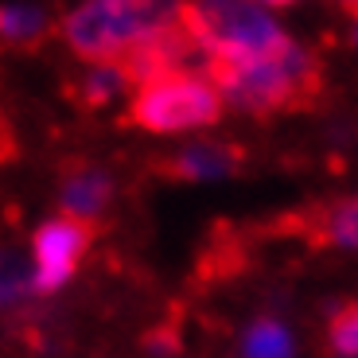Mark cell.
Returning a JSON list of instances; mask_svg holds the SVG:
<instances>
[{
	"label": "cell",
	"instance_id": "6da1fadb",
	"mask_svg": "<svg viewBox=\"0 0 358 358\" xmlns=\"http://www.w3.org/2000/svg\"><path fill=\"white\" fill-rule=\"evenodd\" d=\"M183 0H82L63 16L66 47L82 63L117 66L179 24Z\"/></svg>",
	"mask_w": 358,
	"mask_h": 358
},
{
	"label": "cell",
	"instance_id": "7a4b0ae2",
	"mask_svg": "<svg viewBox=\"0 0 358 358\" xmlns=\"http://www.w3.org/2000/svg\"><path fill=\"white\" fill-rule=\"evenodd\" d=\"M203 78L222 101L257 117L308 109L323 90V71L304 47L273 59H210L203 63Z\"/></svg>",
	"mask_w": 358,
	"mask_h": 358
},
{
	"label": "cell",
	"instance_id": "3957f363",
	"mask_svg": "<svg viewBox=\"0 0 358 358\" xmlns=\"http://www.w3.org/2000/svg\"><path fill=\"white\" fill-rule=\"evenodd\" d=\"M203 63L210 59H273L292 51L288 31L250 0H183L179 12Z\"/></svg>",
	"mask_w": 358,
	"mask_h": 358
},
{
	"label": "cell",
	"instance_id": "277c9868",
	"mask_svg": "<svg viewBox=\"0 0 358 358\" xmlns=\"http://www.w3.org/2000/svg\"><path fill=\"white\" fill-rule=\"evenodd\" d=\"M226 101L218 90L191 71H168L160 78L136 86L129 121L148 133H187V129H206L222 117Z\"/></svg>",
	"mask_w": 358,
	"mask_h": 358
},
{
	"label": "cell",
	"instance_id": "5b68a950",
	"mask_svg": "<svg viewBox=\"0 0 358 358\" xmlns=\"http://www.w3.org/2000/svg\"><path fill=\"white\" fill-rule=\"evenodd\" d=\"M90 242H94V226L78 222V218L59 215L43 222L31 238V288L36 292H59L78 273Z\"/></svg>",
	"mask_w": 358,
	"mask_h": 358
},
{
	"label": "cell",
	"instance_id": "8992f818",
	"mask_svg": "<svg viewBox=\"0 0 358 358\" xmlns=\"http://www.w3.org/2000/svg\"><path fill=\"white\" fill-rule=\"evenodd\" d=\"M113 203V179L98 168H74L59 187V206H63L66 218H78V222L94 226L106 206Z\"/></svg>",
	"mask_w": 358,
	"mask_h": 358
},
{
	"label": "cell",
	"instance_id": "52a82bcc",
	"mask_svg": "<svg viewBox=\"0 0 358 358\" xmlns=\"http://www.w3.org/2000/svg\"><path fill=\"white\" fill-rule=\"evenodd\" d=\"M308 238L312 245H339V250H358V199H343L331 206H315L308 215Z\"/></svg>",
	"mask_w": 358,
	"mask_h": 358
},
{
	"label": "cell",
	"instance_id": "ba28073f",
	"mask_svg": "<svg viewBox=\"0 0 358 358\" xmlns=\"http://www.w3.org/2000/svg\"><path fill=\"white\" fill-rule=\"evenodd\" d=\"M238 160H242L238 148H226V144H199V148L179 152L176 160L168 164V171L176 179H215V176L234 171Z\"/></svg>",
	"mask_w": 358,
	"mask_h": 358
},
{
	"label": "cell",
	"instance_id": "9c48e42d",
	"mask_svg": "<svg viewBox=\"0 0 358 358\" xmlns=\"http://www.w3.org/2000/svg\"><path fill=\"white\" fill-rule=\"evenodd\" d=\"M47 31H51V20L39 8H31V4H0V39L4 43L31 51L47 39Z\"/></svg>",
	"mask_w": 358,
	"mask_h": 358
},
{
	"label": "cell",
	"instance_id": "30bf717a",
	"mask_svg": "<svg viewBox=\"0 0 358 358\" xmlns=\"http://www.w3.org/2000/svg\"><path fill=\"white\" fill-rule=\"evenodd\" d=\"M245 358H292V335L277 320H257L245 331Z\"/></svg>",
	"mask_w": 358,
	"mask_h": 358
},
{
	"label": "cell",
	"instance_id": "8fae6325",
	"mask_svg": "<svg viewBox=\"0 0 358 358\" xmlns=\"http://www.w3.org/2000/svg\"><path fill=\"white\" fill-rule=\"evenodd\" d=\"M125 74L117 66H90V74L82 78V101L86 106H106L117 90H125Z\"/></svg>",
	"mask_w": 358,
	"mask_h": 358
},
{
	"label": "cell",
	"instance_id": "7c38bea8",
	"mask_svg": "<svg viewBox=\"0 0 358 358\" xmlns=\"http://www.w3.org/2000/svg\"><path fill=\"white\" fill-rule=\"evenodd\" d=\"M331 350L343 358H358V304H347L331 320Z\"/></svg>",
	"mask_w": 358,
	"mask_h": 358
},
{
	"label": "cell",
	"instance_id": "4fadbf2b",
	"mask_svg": "<svg viewBox=\"0 0 358 358\" xmlns=\"http://www.w3.org/2000/svg\"><path fill=\"white\" fill-rule=\"evenodd\" d=\"M343 4H347V12H350V16L358 20V0H343Z\"/></svg>",
	"mask_w": 358,
	"mask_h": 358
},
{
	"label": "cell",
	"instance_id": "5bb4252c",
	"mask_svg": "<svg viewBox=\"0 0 358 358\" xmlns=\"http://www.w3.org/2000/svg\"><path fill=\"white\" fill-rule=\"evenodd\" d=\"M261 4H292V0H261Z\"/></svg>",
	"mask_w": 358,
	"mask_h": 358
},
{
	"label": "cell",
	"instance_id": "9a60e30c",
	"mask_svg": "<svg viewBox=\"0 0 358 358\" xmlns=\"http://www.w3.org/2000/svg\"><path fill=\"white\" fill-rule=\"evenodd\" d=\"M355 39H358V36H355Z\"/></svg>",
	"mask_w": 358,
	"mask_h": 358
}]
</instances>
